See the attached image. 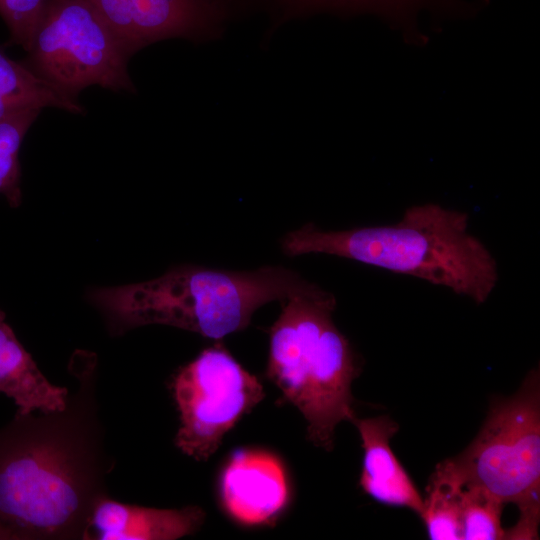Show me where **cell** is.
Returning <instances> with one entry per match:
<instances>
[{
	"label": "cell",
	"mask_w": 540,
	"mask_h": 540,
	"mask_svg": "<svg viewBox=\"0 0 540 540\" xmlns=\"http://www.w3.org/2000/svg\"><path fill=\"white\" fill-rule=\"evenodd\" d=\"M315 286L279 266L228 271L179 265L152 280L93 288L87 297L114 335L161 324L219 340L246 328L264 304Z\"/></svg>",
	"instance_id": "3"
},
{
	"label": "cell",
	"mask_w": 540,
	"mask_h": 540,
	"mask_svg": "<svg viewBox=\"0 0 540 540\" xmlns=\"http://www.w3.org/2000/svg\"><path fill=\"white\" fill-rule=\"evenodd\" d=\"M284 300L269 331L266 375L305 418L309 440L331 450L336 426L356 419L354 354L332 320L331 293L316 285Z\"/></svg>",
	"instance_id": "4"
},
{
	"label": "cell",
	"mask_w": 540,
	"mask_h": 540,
	"mask_svg": "<svg viewBox=\"0 0 540 540\" xmlns=\"http://www.w3.org/2000/svg\"><path fill=\"white\" fill-rule=\"evenodd\" d=\"M287 256L310 253L352 259L450 288L476 303L496 286V261L468 233V215L426 204L406 210L395 225L323 231L308 223L281 240Z\"/></svg>",
	"instance_id": "2"
},
{
	"label": "cell",
	"mask_w": 540,
	"mask_h": 540,
	"mask_svg": "<svg viewBox=\"0 0 540 540\" xmlns=\"http://www.w3.org/2000/svg\"><path fill=\"white\" fill-rule=\"evenodd\" d=\"M463 486L448 459L439 463L429 479L420 514L432 540H461Z\"/></svg>",
	"instance_id": "14"
},
{
	"label": "cell",
	"mask_w": 540,
	"mask_h": 540,
	"mask_svg": "<svg viewBox=\"0 0 540 540\" xmlns=\"http://www.w3.org/2000/svg\"><path fill=\"white\" fill-rule=\"evenodd\" d=\"M364 450L359 484L375 501L409 508L420 516L423 498L390 446L399 426L388 416L356 419Z\"/></svg>",
	"instance_id": "11"
},
{
	"label": "cell",
	"mask_w": 540,
	"mask_h": 540,
	"mask_svg": "<svg viewBox=\"0 0 540 540\" xmlns=\"http://www.w3.org/2000/svg\"><path fill=\"white\" fill-rule=\"evenodd\" d=\"M292 13L320 10L339 12H374L392 21L412 27L415 16L423 8L436 7L440 11H464L458 0H280Z\"/></svg>",
	"instance_id": "15"
},
{
	"label": "cell",
	"mask_w": 540,
	"mask_h": 540,
	"mask_svg": "<svg viewBox=\"0 0 540 540\" xmlns=\"http://www.w3.org/2000/svg\"><path fill=\"white\" fill-rule=\"evenodd\" d=\"M45 0H0V16L10 37L8 45L29 48Z\"/></svg>",
	"instance_id": "18"
},
{
	"label": "cell",
	"mask_w": 540,
	"mask_h": 540,
	"mask_svg": "<svg viewBox=\"0 0 540 540\" xmlns=\"http://www.w3.org/2000/svg\"><path fill=\"white\" fill-rule=\"evenodd\" d=\"M40 112V109L25 108L0 119V194L11 207L20 206L22 200L21 144Z\"/></svg>",
	"instance_id": "16"
},
{
	"label": "cell",
	"mask_w": 540,
	"mask_h": 540,
	"mask_svg": "<svg viewBox=\"0 0 540 540\" xmlns=\"http://www.w3.org/2000/svg\"><path fill=\"white\" fill-rule=\"evenodd\" d=\"M504 504L488 493L463 487L461 507L462 540H498L506 538L501 525Z\"/></svg>",
	"instance_id": "17"
},
{
	"label": "cell",
	"mask_w": 540,
	"mask_h": 540,
	"mask_svg": "<svg viewBox=\"0 0 540 540\" xmlns=\"http://www.w3.org/2000/svg\"><path fill=\"white\" fill-rule=\"evenodd\" d=\"M23 64L65 97L89 86L135 93L129 57L88 0H45Z\"/></svg>",
	"instance_id": "6"
},
{
	"label": "cell",
	"mask_w": 540,
	"mask_h": 540,
	"mask_svg": "<svg viewBox=\"0 0 540 540\" xmlns=\"http://www.w3.org/2000/svg\"><path fill=\"white\" fill-rule=\"evenodd\" d=\"M25 108H57L83 114L84 107L0 51V119Z\"/></svg>",
	"instance_id": "13"
},
{
	"label": "cell",
	"mask_w": 540,
	"mask_h": 540,
	"mask_svg": "<svg viewBox=\"0 0 540 540\" xmlns=\"http://www.w3.org/2000/svg\"><path fill=\"white\" fill-rule=\"evenodd\" d=\"M0 393L14 400L16 415L63 411L69 391L48 381L18 341L0 309Z\"/></svg>",
	"instance_id": "12"
},
{
	"label": "cell",
	"mask_w": 540,
	"mask_h": 540,
	"mask_svg": "<svg viewBox=\"0 0 540 540\" xmlns=\"http://www.w3.org/2000/svg\"><path fill=\"white\" fill-rule=\"evenodd\" d=\"M221 503L228 515L247 526L270 524L286 507L289 484L281 461L258 449L236 450L219 480Z\"/></svg>",
	"instance_id": "9"
},
{
	"label": "cell",
	"mask_w": 540,
	"mask_h": 540,
	"mask_svg": "<svg viewBox=\"0 0 540 540\" xmlns=\"http://www.w3.org/2000/svg\"><path fill=\"white\" fill-rule=\"evenodd\" d=\"M172 392L180 418L175 444L198 461L208 460L224 435L264 398L258 378L221 344L180 368Z\"/></svg>",
	"instance_id": "7"
},
{
	"label": "cell",
	"mask_w": 540,
	"mask_h": 540,
	"mask_svg": "<svg viewBox=\"0 0 540 540\" xmlns=\"http://www.w3.org/2000/svg\"><path fill=\"white\" fill-rule=\"evenodd\" d=\"M218 1L226 9V11L229 12L232 6L247 5L248 3H254L255 1H261V0H218Z\"/></svg>",
	"instance_id": "19"
},
{
	"label": "cell",
	"mask_w": 540,
	"mask_h": 540,
	"mask_svg": "<svg viewBox=\"0 0 540 540\" xmlns=\"http://www.w3.org/2000/svg\"><path fill=\"white\" fill-rule=\"evenodd\" d=\"M463 487L480 489L520 516L506 538L535 539L540 517V381L533 369L511 397L491 403L478 435L449 458Z\"/></svg>",
	"instance_id": "5"
},
{
	"label": "cell",
	"mask_w": 540,
	"mask_h": 540,
	"mask_svg": "<svg viewBox=\"0 0 540 540\" xmlns=\"http://www.w3.org/2000/svg\"><path fill=\"white\" fill-rule=\"evenodd\" d=\"M130 58L169 38L202 40L219 30L228 14L218 0H88Z\"/></svg>",
	"instance_id": "8"
},
{
	"label": "cell",
	"mask_w": 540,
	"mask_h": 540,
	"mask_svg": "<svg viewBox=\"0 0 540 540\" xmlns=\"http://www.w3.org/2000/svg\"><path fill=\"white\" fill-rule=\"evenodd\" d=\"M205 520L198 506L157 509L100 497L89 516L84 540H175L195 533Z\"/></svg>",
	"instance_id": "10"
},
{
	"label": "cell",
	"mask_w": 540,
	"mask_h": 540,
	"mask_svg": "<svg viewBox=\"0 0 540 540\" xmlns=\"http://www.w3.org/2000/svg\"><path fill=\"white\" fill-rule=\"evenodd\" d=\"M93 368L75 367L63 411L15 415L0 429V540L83 539L112 465Z\"/></svg>",
	"instance_id": "1"
}]
</instances>
